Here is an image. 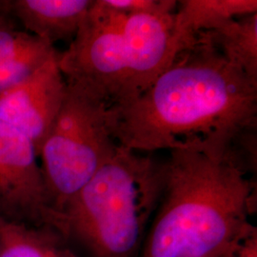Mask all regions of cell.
Segmentation results:
<instances>
[{
    "mask_svg": "<svg viewBox=\"0 0 257 257\" xmlns=\"http://www.w3.org/2000/svg\"><path fill=\"white\" fill-rule=\"evenodd\" d=\"M111 9L126 15L172 14L177 9L175 0H104Z\"/></svg>",
    "mask_w": 257,
    "mask_h": 257,
    "instance_id": "9a60e30c",
    "label": "cell"
},
{
    "mask_svg": "<svg viewBox=\"0 0 257 257\" xmlns=\"http://www.w3.org/2000/svg\"><path fill=\"white\" fill-rule=\"evenodd\" d=\"M126 14L93 0L69 48L58 53L66 82L95 93L110 107L128 101V73L121 29Z\"/></svg>",
    "mask_w": 257,
    "mask_h": 257,
    "instance_id": "5b68a950",
    "label": "cell"
},
{
    "mask_svg": "<svg viewBox=\"0 0 257 257\" xmlns=\"http://www.w3.org/2000/svg\"><path fill=\"white\" fill-rule=\"evenodd\" d=\"M202 36L231 64L257 81V13L230 20Z\"/></svg>",
    "mask_w": 257,
    "mask_h": 257,
    "instance_id": "8fae6325",
    "label": "cell"
},
{
    "mask_svg": "<svg viewBox=\"0 0 257 257\" xmlns=\"http://www.w3.org/2000/svg\"><path fill=\"white\" fill-rule=\"evenodd\" d=\"M175 13L126 15L121 29L128 73L126 104L145 92L182 52L174 34Z\"/></svg>",
    "mask_w": 257,
    "mask_h": 257,
    "instance_id": "ba28073f",
    "label": "cell"
},
{
    "mask_svg": "<svg viewBox=\"0 0 257 257\" xmlns=\"http://www.w3.org/2000/svg\"><path fill=\"white\" fill-rule=\"evenodd\" d=\"M58 53L25 81L0 95V121L30 139L37 155L66 93Z\"/></svg>",
    "mask_w": 257,
    "mask_h": 257,
    "instance_id": "52a82bcc",
    "label": "cell"
},
{
    "mask_svg": "<svg viewBox=\"0 0 257 257\" xmlns=\"http://www.w3.org/2000/svg\"><path fill=\"white\" fill-rule=\"evenodd\" d=\"M9 16L10 14L6 7V0H0V26L13 24Z\"/></svg>",
    "mask_w": 257,
    "mask_h": 257,
    "instance_id": "e0dca14e",
    "label": "cell"
},
{
    "mask_svg": "<svg viewBox=\"0 0 257 257\" xmlns=\"http://www.w3.org/2000/svg\"><path fill=\"white\" fill-rule=\"evenodd\" d=\"M160 199L138 257H216L250 225L253 174L237 156L170 151Z\"/></svg>",
    "mask_w": 257,
    "mask_h": 257,
    "instance_id": "7a4b0ae2",
    "label": "cell"
},
{
    "mask_svg": "<svg viewBox=\"0 0 257 257\" xmlns=\"http://www.w3.org/2000/svg\"><path fill=\"white\" fill-rule=\"evenodd\" d=\"M256 0H182L177 1L174 34L181 51L197 38L213 32L232 19L256 14Z\"/></svg>",
    "mask_w": 257,
    "mask_h": 257,
    "instance_id": "30bf717a",
    "label": "cell"
},
{
    "mask_svg": "<svg viewBox=\"0 0 257 257\" xmlns=\"http://www.w3.org/2000/svg\"><path fill=\"white\" fill-rule=\"evenodd\" d=\"M71 252L55 240L41 237L0 216V257H67Z\"/></svg>",
    "mask_w": 257,
    "mask_h": 257,
    "instance_id": "7c38bea8",
    "label": "cell"
},
{
    "mask_svg": "<svg viewBox=\"0 0 257 257\" xmlns=\"http://www.w3.org/2000/svg\"><path fill=\"white\" fill-rule=\"evenodd\" d=\"M51 45L27 32L19 31L13 24L0 26V60L17 58Z\"/></svg>",
    "mask_w": 257,
    "mask_h": 257,
    "instance_id": "5bb4252c",
    "label": "cell"
},
{
    "mask_svg": "<svg viewBox=\"0 0 257 257\" xmlns=\"http://www.w3.org/2000/svg\"><path fill=\"white\" fill-rule=\"evenodd\" d=\"M109 124L115 142L138 153L228 156L256 131L257 81L201 36L138 98L110 107Z\"/></svg>",
    "mask_w": 257,
    "mask_h": 257,
    "instance_id": "6da1fadb",
    "label": "cell"
},
{
    "mask_svg": "<svg viewBox=\"0 0 257 257\" xmlns=\"http://www.w3.org/2000/svg\"><path fill=\"white\" fill-rule=\"evenodd\" d=\"M67 257H74V255H73V254H72V253H70V254H69V255H68V256Z\"/></svg>",
    "mask_w": 257,
    "mask_h": 257,
    "instance_id": "ac0fdd59",
    "label": "cell"
},
{
    "mask_svg": "<svg viewBox=\"0 0 257 257\" xmlns=\"http://www.w3.org/2000/svg\"><path fill=\"white\" fill-rule=\"evenodd\" d=\"M57 52L55 46L46 45L17 58L0 60V95L25 81Z\"/></svg>",
    "mask_w": 257,
    "mask_h": 257,
    "instance_id": "4fadbf2b",
    "label": "cell"
},
{
    "mask_svg": "<svg viewBox=\"0 0 257 257\" xmlns=\"http://www.w3.org/2000/svg\"><path fill=\"white\" fill-rule=\"evenodd\" d=\"M0 216H22L57 228L34 144L0 121Z\"/></svg>",
    "mask_w": 257,
    "mask_h": 257,
    "instance_id": "8992f818",
    "label": "cell"
},
{
    "mask_svg": "<svg viewBox=\"0 0 257 257\" xmlns=\"http://www.w3.org/2000/svg\"><path fill=\"white\" fill-rule=\"evenodd\" d=\"M109 109L95 93L67 83L64 100L38 153L47 192L58 218L65 205L117 147L110 132Z\"/></svg>",
    "mask_w": 257,
    "mask_h": 257,
    "instance_id": "277c9868",
    "label": "cell"
},
{
    "mask_svg": "<svg viewBox=\"0 0 257 257\" xmlns=\"http://www.w3.org/2000/svg\"><path fill=\"white\" fill-rule=\"evenodd\" d=\"M164 166L117 147L59 213L92 257H138L163 187Z\"/></svg>",
    "mask_w": 257,
    "mask_h": 257,
    "instance_id": "3957f363",
    "label": "cell"
},
{
    "mask_svg": "<svg viewBox=\"0 0 257 257\" xmlns=\"http://www.w3.org/2000/svg\"><path fill=\"white\" fill-rule=\"evenodd\" d=\"M93 0H6L10 16L51 45L74 39Z\"/></svg>",
    "mask_w": 257,
    "mask_h": 257,
    "instance_id": "9c48e42d",
    "label": "cell"
},
{
    "mask_svg": "<svg viewBox=\"0 0 257 257\" xmlns=\"http://www.w3.org/2000/svg\"><path fill=\"white\" fill-rule=\"evenodd\" d=\"M216 257H257L256 227L248 225Z\"/></svg>",
    "mask_w": 257,
    "mask_h": 257,
    "instance_id": "2e32d148",
    "label": "cell"
}]
</instances>
